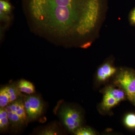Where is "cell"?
Returning a JSON list of instances; mask_svg holds the SVG:
<instances>
[{"label": "cell", "instance_id": "5bb4252c", "mask_svg": "<svg viewBox=\"0 0 135 135\" xmlns=\"http://www.w3.org/2000/svg\"><path fill=\"white\" fill-rule=\"evenodd\" d=\"M0 9L1 10L5 12H10L11 10V6L8 1L1 0L0 1Z\"/></svg>", "mask_w": 135, "mask_h": 135}, {"label": "cell", "instance_id": "9a60e30c", "mask_svg": "<svg viewBox=\"0 0 135 135\" xmlns=\"http://www.w3.org/2000/svg\"><path fill=\"white\" fill-rule=\"evenodd\" d=\"M0 12H1V19L2 20H7V21H8L9 20V17L6 14L7 12H3V11L1 10L0 11Z\"/></svg>", "mask_w": 135, "mask_h": 135}, {"label": "cell", "instance_id": "4fadbf2b", "mask_svg": "<svg viewBox=\"0 0 135 135\" xmlns=\"http://www.w3.org/2000/svg\"><path fill=\"white\" fill-rule=\"evenodd\" d=\"M76 135H94L95 133L92 129L90 128L81 127L75 131L74 133Z\"/></svg>", "mask_w": 135, "mask_h": 135}, {"label": "cell", "instance_id": "8992f818", "mask_svg": "<svg viewBox=\"0 0 135 135\" xmlns=\"http://www.w3.org/2000/svg\"><path fill=\"white\" fill-rule=\"evenodd\" d=\"M127 95L120 88L113 86L107 87L104 91L101 107L104 110L109 111L121 101L125 100Z\"/></svg>", "mask_w": 135, "mask_h": 135}, {"label": "cell", "instance_id": "52a82bcc", "mask_svg": "<svg viewBox=\"0 0 135 135\" xmlns=\"http://www.w3.org/2000/svg\"><path fill=\"white\" fill-rule=\"evenodd\" d=\"M23 95L18 88L16 83L2 87L0 90V107H6Z\"/></svg>", "mask_w": 135, "mask_h": 135}, {"label": "cell", "instance_id": "3957f363", "mask_svg": "<svg viewBox=\"0 0 135 135\" xmlns=\"http://www.w3.org/2000/svg\"><path fill=\"white\" fill-rule=\"evenodd\" d=\"M59 115L64 126L71 133L74 134L77 129L82 127V116L77 109L63 106L59 111Z\"/></svg>", "mask_w": 135, "mask_h": 135}, {"label": "cell", "instance_id": "7c38bea8", "mask_svg": "<svg viewBox=\"0 0 135 135\" xmlns=\"http://www.w3.org/2000/svg\"><path fill=\"white\" fill-rule=\"evenodd\" d=\"M59 131L56 127L54 126H50L40 131L39 134L44 135H54L58 134Z\"/></svg>", "mask_w": 135, "mask_h": 135}, {"label": "cell", "instance_id": "9c48e42d", "mask_svg": "<svg viewBox=\"0 0 135 135\" xmlns=\"http://www.w3.org/2000/svg\"><path fill=\"white\" fill-rule=\"evenodd\" d=\"M17 86L20 92L27 95H32L35 93V87L32 83L26 80L21 79L16 83Z\"/></svg>", "mask_w": 135, "mask_h": 135}, {"label": "cell", "instance_id": "30bf717a", "mask_svg": "<svg viewBox=\"0 0 135 135\" xmlns=\"http://www.w3.org/2000/svg\"><path fill=\"white\" fill-rule=\"evenodd\" d=\"M9 127V122L8 113L5 107H0V131L5 132Z\"/></svg>", "mask_w": 135, "mask_h": 135}, {"label": "cell", "instance_id": "e0dca14e", "mask_svg": "<svg viewBox=\"0 0 135 135\" xmlns=\"http://www.w3.org/2000/svg\"><path fill=\"white\" fill-rule=\"evenodd\" d=\"M133 103H134V104L135 105V95L134 97V100H133Z\"/></svg>", "mask_w": 135, "mask_h": 135}, {"label": "cell", "instance_id": "277c9868", "mask_svg": "<svg viewBox=\"0 0 135 135\" xmlns=\"http://www.w3.org/2000/svg\"><path fill=\"white\" fill-rule=\"evenodd\" d=\"M116 86L125 92L130 101L133 102L135 95V73L130 70H121L114 81Z\"/></svg>", "mask_w": 135, "mask_h": 135}, {"label": "cell", "instance_id": "7a4b0ae2", "mask_svg": "<svg viewBox=\"0 0 135 135\" xmlns=\"http://www.w3.org/2000/svg\"><path fill=\"white\" fill-rule=\"evenodd\" d=\"M23 97L5 107L8 113L9 127L15 131L20 130L28 122Z\"/></svg>", "mask_w": 135, "mask_h": 135}, {"label": "cell", "instance_id": "6da1fadb", "mask_svg": "<svg viewBox=\"0 0 135 135\" xmlns=\"http://www.w3.org/2000/svg\"><path fill=\"white\" fill-rule=\"evenodd\" d=\"M28 4L37 24L60 35H86L99 18L98 8L91 0H28Z\"/></svg>", "mask_w": 135, "mask_h": 135}, {"label": "cell", "instance_id": "5b68a950", "mask_svg": "<svg viewBox=\"0 0 135 135\" xmlns=\"http://www.w3.org/2000/svg\"><path fill=\"white\" fill-rule=\"evenodd\" d=\"M24 104L28 122L35 120L41 116L44 110V104L38 95H23Z\"/></svg>", "mask_w": 135, "mask_h": 135}, {"label": "cell", "instance_id": "2e32d148", "mask_svg": "<svg viewBox=\"0 0 135 135\" xmlns=\"http://www.w3.org/2000/svg\"><path fill=\"white\" fill-rule=\"evenodd\" d=\"M130 19L133 23H135V8L131 12V15Z\"/></svg>", "mask_w": 135, "mask_h": 135}, {"label": "cell", "instance_id": "8fae6325", "mask_svg": "<svg viewBox=\"0 0 135 135\" xmlns=\"http://www.w3.org/2000/svg\"><path fill=\"white\" fill-rule=\"evenodd\" d=\"M124 122L128 128H135V114H128L125 117Z\"/></svg>", "mask_w": 135, "mask_h": 135}, {"label": "cell", "instance_id": "ba28073f", "mask_svg": "<svg viewBox=\"0 0 135 135\" xmlns=\"http://www.w3.org/2000/svg\"><path fill=\"white\" fill-rule=\"evenodd\" d=\"M116 71V68L110 63H105L98 68L97 73V79L99 82H105L114 75Z\"/></svg>", "mask_w": 135, "mask_h": 135}]
</instances>
